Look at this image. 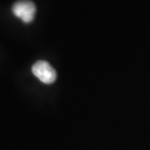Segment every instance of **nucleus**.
<instances>
[{
	"label": "nucleus",
	"instance_id": "1",
	"mask_svg": "<svg viewBox=\"0 0 150 150\" xmlns=\"http://www.w3.org/2000/svg\"><path fill=\"white\" fill-rule=\"evenodd\" d=\"M32 73L38 79L45 84H51L55 82L57 73L48 62L40 60L36 62L32 67Z\"/></svg>",
	"mask_w": 150,
	"mask_h": 150
},
{
	"label": "nucleus",
	"instance_id": "2",
	"mask_svg": "<svg viewBox=\"0 0 150 150\" xmlns=\"http://www.w3.org/2000/svg\"><path fill=\"white\" fill-rule=\"evenodd\" d=\"M13 13L25 23L33 20L36 13V6L30 0H20L12 7Z\"/></svg>",
	"mask_w": 150,
	"mask_h": 150
}]
</instances>
